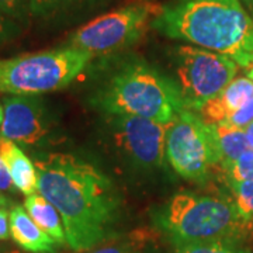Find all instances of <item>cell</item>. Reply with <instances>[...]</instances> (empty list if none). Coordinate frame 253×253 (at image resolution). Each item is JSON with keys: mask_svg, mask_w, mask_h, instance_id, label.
Returning a JSON list of instances; mask_svg holds the SVG:
<instances>
[{"mask_svg": "<svg viewBox=\"0 0 253 253\" xmlns=\"http://www.w3.org/2000/svg\"><path fill=\"white\" fill-rule=\"evenodd\" d=\"M13 189H16V187H14V184H13L9 169H7L6 163L3 161V158L0 156V199L9 200L4 194L13 191Z\"/></svg>", "mask_w": 253, "mask_h": 253, "instance_id": "cell-22", "label": "cell"}, {"mask_svg": "<svg viewBox=\"0 0 253 253\" xmlns=\"http://www.w3.org/2000/svg\"><path fill=\"white\" fill-rule=\"evenodd\" d=\"M38 193L62 217L66 245L89 252L113 239L121 200L109 176L71 154H44L34 159Z\"/></svg>", "mask_w": 253, "mask_h": 253, "instance_id": "cell-1", "label": "cell"}, {"mask_svg": "<svg viewBox=\"0 0 253 253\" xmlns=\"http://www.w3.org/2000/svg\"><path fill=\"white\" fill-rule=\"evenodd\" d=\"M11 238L10 235V211L7 208L0 207V241Z\"/></svg>", "mask_w": 253, "mask_h": 253, "instance_id": "cell-25", "label": "cell"}, {"mask_svg": "<svg viewBox=\"0 0 253 253\" xmlns=\"http://www.w3.org/2000/svg\"><path fill=\"white\" fill-rule=\"evenodd\" d=\"M166 161L183 179L204 183L222 163L217 126L206 123L194 111L181 110L168 128Z\"/></svg>", "mask_w": 253, "mask_h": 253, "instance_id": "cell-6", "label": "cell"}, {"mask_svg": "<svg viewBox=\"0 0 253 253\" xmlns=\"http://www.w3.org/2000/svg\"><path fill=\"white\" fill-rule=\"evenodd\" d=\"M248 78L253 82V65L252 66H249V71H248Z\"/></svg>", "mask_w": 253, "mask_h": 253, "instance_id": "cell-29", "label": "cell"}, {"mask_svg": "<svg viewBox=\"0 0 253 253\" xmlns=\"http://www.w3.org/2000/svg\"><path fill=\"white\" fill-rule=\"evenodd\" d=\"M114 144L135 169L155 172L165 168L169 124L134 116H110Z\"/></svg>", "mask_w": 253, "mask_h": 253, "instance_id": "cell-9", "label": "cell"}, {"mask_svg": "<svg viewBox=\"0 0 253 253\" xmlns=\"http://www.w3.org/2000/svg\"><path fill=\"white\" fill-rule=\"evenodd\" d=\"M155 224L173 244L229 241L242 242L253 222L234 201L196 193H179L155 214Z\"/></svg>", "mask_w": 253, "mask_h": 253, "instance_id": "cell-4", "label": "cell"}, {"mask_svg": "<svg viewBox=\"0 0 253 253\" xmlns=\"http://www.w3.org/2000/svg\"><path fill=\"white\" fill-rule=\"evenodd\" d=\"M228 186L239 212L253 222V180L228 181Z\"/></svg>", "mask_w": 253, "mask_h": 253, "instance_id": "cell-18", "label": "cell"}, {"mask_svg": "<svg viewBox=\"0 0 253 253\" xmlns=\"http://www.w3.org/2000/svg\"><path fill=\"white\" fill-rule=\"evenodd\" d=\"M245 135H246V141H248L249 148L253 149V123L245 128Z\"/></svg>", "mask_w": 253, "mask_h": 253, "instance_id": "cell-26", "label": "cell"}, {"mask_svg": "<svg viewBox=\"0 0 253 253\" xmlns=\"http://www.w3.org/2000/svg\"><path fill=\"white\" fill-rule=\"evenodd\" d=\"M0 207H4V208L9 207V200L0 199Z\"/></svg>", "mask_w": 253, "mask_h": 253, "instance_id": "cell-28", "label": "cell"}, {"mask_svg": "<svg viewBox=\"0 0 253 253\" xmlns=\"http://www.w3.org/2000/svg\"><path fill=\"white\" fill-rule=\"evenodd\" d=\"M152 13L148 3H134L106 13L75 31L68 45L91 56L123 51L144 36Z\"/></svg>", "mask_w": 253, "mask_h": 253, "instance_id": "cell-8", "label": "cell"}, {"mask_svg": "<svg viewBox=\"0 0 253 253\" xmlns=\"http://www.w3.org/2000/svg\"><path fill=\"white\" fill-rule=\"evenodd\" d=\"M0 156L9 169L14 187L24 196L38 193V174L34 162L18 144L0 138Z\"/></svg>", "mask_w": 253, "mask_h": 253, "instance_id": "cell-13", "label": "cell"}, {"mask_svg": "<svg viewBox=\"0 0 253 253\" xmlns=\"http://www.w3.org/2000/svg\"><path fill=\"white\" fill-rule=\"evenodd\" d=\"M24 208L27 210L30 217L34 219L37 225L51 236L56 244H66V234H65L62 217L52 203H49L40 193H36L27 196L24 201Z\"/></svg>", "mask_w": 253, "mask_h": 253, "instance_id": "cell-14", "label": "cell"}, {"mask_svg": "<svg viewBox=\"0 0 253 253\" xmlns=\"http://www.w3.org/2000/svg\"><path fill=\"white\" fill-rule=\"evenodd\" d=\"M30 13V0H0V16L17 24Z\"/></svg>", "mask_w": 253, "mask_h": 253, "instance_id": "cell-20", "label": "cell"}, {"mask_svg": "<svg viewBox=\"0 0 253 253\" xmlns=\"http://www.w3.org/2000/svg\"><path fill=\"white\" fill-rule=\"evenodd\" d=\"M172 59L184 109L190 111H199L217 97L238 72V65L231 58L200 46H176Z\"/></svg>", "mask_w": 253, "mask_h": 253, "instance_id": "cell-7", "label": "cell"}, {"mask_svg": "<svg viewBox=\"0 0 253 253\" xmlns=\"http://www.w3.org/2000/svg\"><path fill=\"white\" fill-rule=\"evenodd\" d=\"M252 97L253 82L248 76L235 78L217 97L199 110V116L208 124H222Z\"/></svg>", "mask_w": 253, "mask_h": 253, "instance_id": "cell-11", "label": "cell"}, {"mask_svg": "<svg viewBox=\"0 0 253 253\" xmlns=\"http://www.w3.org/2000/svg\"><path fill=\"white\" fill-rule=\"evenodd\" d=\"M87 253H136L134 248L128 244H116L107 245V246H100L94 248Z\"/></svg>", "mask_w": 253, "mask_h": 253, "instance_id": "cell-24", "label": "cell"}, {"mask_svg": "<svg viewBox=\"0 0 253 253\" xmlns=\"http://www.w3.org/2000/svg\"><path fill=\"white\" fill-rule=\"evenodd\" d=\"M3 120L0 138L18 145L37 146L52 132V121L45 104L37 96L6 94L1 99Z\"/></svg>", "mask_w": 253, "mask_h": 253, "instance_id": "cell-10", "label": "cell"}, {"mask_svg": "<svg viewBox=\"0 0 253 253\" xmlns=\"http://www.w3.org/2000/svg\"><path fill=\"white\" fill-rule=\"evenodd\" d=\"M18 30H20L18 24H14V23H11V21L0 16V46L16 36Z\"/></svg>", "mask_w": 253, "mask_h": 253, "instance_id": "cell-23", "label": "cell"}, {"mask_svg": "<svg viewBox=\"0 0 253 253\" xmlns=\"http://www.w3.org/2000/svg\"><path fill=\"white\" fill-rule=\"evenodd\" d=\"M217 135L222 154L221 168H225L229 163L235 162L241 155L249 149L245 129L242 128H236L228 124H217Z\"/></svg>", "mask_w": 253, "mask_h": 253, "instance_id": "cell-15", "label": "cell"}, {"mask_svg": "<svg viewBox=\"0 0 253 253\" xmlns=\"http://www.w3.org/2000/svg\"><path fill=\"white\" fill-rule=\"evenodd\" d=\"M1 253H21V252H18V251H6V252H1Z\"/></svg>", "mask_w": 253, "mask_h": 253, "instance_id": "cell-31", "label": "cell"}, {"mask_svg": "<svg viewBox=\"0 0 253 253\" xmlns=\"http://www.w3.org/2000/svg\"><path fill=\"white\" fill-rule=\"evenodd\" d=\"M94 0H30V13L36 17H54Z\"/></svg>", "mask_w": 253, "mask_h": 253, "instance_id": "cell-17", "label": "cell"}, {"mask_svg": "<svg viewBox=\"0 0 253 253\" xmlns=\"http://www.w3.org/2000/svg\"><path fill=\"white\" fill-rule=\"evenodd\" d=\"M1 120H3V106H1V101H0V126H1Z\"/></svg>", "mask_w": 253, "mask_h": 253, "instance_id": "cell-30", "label": "cell"}, {"mask_svg": "<svg viewBox=\"0 0 253 253\" xmlns=\"http://www.w3.org/2000/svg\"><path fill=\"white\" fill-rule=\"evenodd\" d=\"M226 174V181L253 180V149H248L235 162L222 168Z\"/></svg>", "mask_w": 253, "mask_h": 253, "instance_id": "cell-19", "label": "cell"}, {"mask_svg": "<svg viewBox=\"0 0 253 253\" xmlns=\"http://www.w3.org/2000/svg\"><path fill=\"white\" fill-rule=\"evenodd\" d=\"M159 34L253 65V18L241 0H169L151 21Z\"/></svg>", "mask_w": 253, "mask_h": 253, "instance_id": "cell-2", "label": "cell"}, {"mask_svg": "<svg viewBox=\"0 0 253 253\" xmlns=\"http://www.w3.org/2000/svg\"><path fill=\"white\" fill-rule=\"evenodd\" d=\"M253 123V97L249 99L241 109H238L226 120L222 124H228V126H236V128H242L245 129L248 126H251Z\"/></svg>", "mask_w": 253, "mask_h": 253, "instance_id": "cell-21", "label": "cell"}, {"mask_svg": "<svg viewBox=\"0 0 253 253\" xmlns=\"http://www.w3.org/2000/svg\"><path fill=\"white\" fill-rule=\"evenodd\" d=\"M10 235L21 249L30 253H56L61 246L37 225L24 206L10 208Z\"/></svg>", "mask_w": 253, "mask_h": 253, "instance_id": "cell-12", "label": "cell"}, {"mask_svg": "<svg viewBox=\"0 0 253 253\" xmlns=\"http://www.w3.org/2000/svg\"><path fill=\"white\" fill-rule=\"evenodd\" d=\"M242 1V4L245 6V9L249 10V13L252 14V18H253V0H241Z\"/></svg>", "mask_w": 253, "mask_h": 253, "instance_id": "cell-27", "label": "cell"}, {"mask_svg": "<svg viewBox=\"0 0 253 253\" xmlns=\"http://www.w3.org/2000/svg\"><path fill=\"white\" fill-rule=\"evenodd\" d=\"M176 253H251L241 242L214 241V242H190L177 244Z\"/></svg>", "mask_w": 253, "mask_h": 253, "instance_id": "cell-16", "label": "cell"}, {"mask_svg": "<svg viewBox=\"0 0 253 253\" xmlns=\"http://www.w3.org/2000/svg\"><path fill=\"white\" fill-rule=\"evenodd\" d=\"M93 103L109 116H134L162 124H170L184 110L176 81L144 62L118 69Z\"/></svg>", "mask_w": 253, "mask_h": 253, "instance_id": "cell-3", "label": "cell"}, {"mask_svg": "<svg viewBox=\"0 0 253 253\" xmlns=\"http://www.w3.org/2000/svg\"><path fill=\"white\" fill-rule=\"evenodd\" d=\"M93 56L71 45L0 59V93L37 96L71 84Z\"/></svg>", "mask_w": 253, "mask_h": 253, "instance_id": "cell-5", "label": "cell"}]
</instances>
